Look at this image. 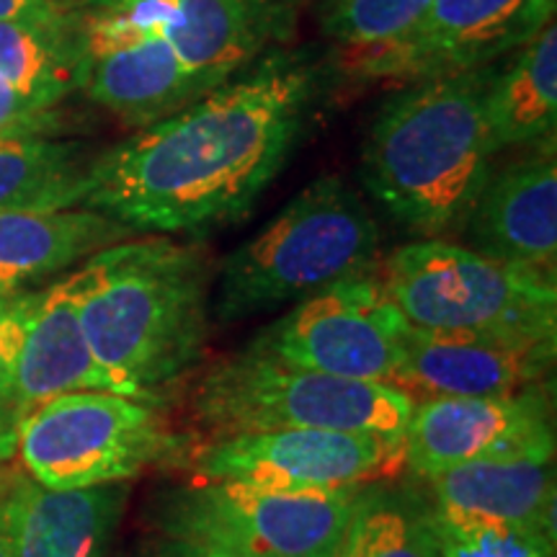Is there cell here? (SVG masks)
<instances>
[{
  "mask_svg": "<svg viewBox=\"0 0 557 557\" xmlns=\"http://www.w3.org/2000/svg\"><path fill=\"white\" fill-rule=\"evenodd\" d=\"M408 329L374 271L297 302L246 348L310 372L389 385L403 361Z\"/></svg>",
  "mask_w": 557,
  "mask_h": 557,
  "instance_id": "9c48e42d",
  "label": "cell"
},
{
  "mask_svg": "<svg viewBox=\"0 0 557 557\" xmlns=\"http://www.w3.org/2000/svg\"><path fill=\"white\" fill-rule=\"evenodd\" d=\"M493 75L478 67L413 81L374 116L361 181L410 233L442 238L468 225L496 156L487 135Z\"/></svg>",
  "mask_w": 557,
  "mask_h": 557,
  "instance_id": "3957f363",
  "label": "cell"
},
{
  "mask_svg": "<svg viewBox=\"0 0 557 557\" xmlns=\"http://www.w3.org/2000/svg\"><path fill=\"white\" fill-rule=\"evenodd\" d=\"M364 487L191 480L158 498L152 521L156 532L207 540L246 557H338Z\"/></svg>",
  "mask_w": 557,
  "mask_h": 557,
  "instance_id": "ba28073f",
  "label": "cell"
},
{
  "mask_svg": "<svg viewBox=\"0 0 557 557\" xmlns=\"http://www.w3.org/2000/svg\"><path fill=\"white\" fill-rule=\"evenodd\" d=\"M557 336H496L408 329L398 372L389 385L418 403L429 398L517 395L547 380Z\"/></svg>",
  "mask_w": 557,
  "mask_h": 557,
  "instance_id": "5bb4252c",
  "label": "cell"
},
{
  "mask_svg": "<svg viewBox=\"0 0 557 557\" xmlns=\"http://www.w3.org/2000/svg\"><path fill=\"white\" fill-rule=\"evenodd\" d=\"M323 75L299 52L201 94L83 173L81 207L139 235H205L246 218L315 116Z\"/></svg>",
  "mask_w": 557,
  "mask_h": 557,
  "instance_id": "6da1fadb",
  "label": "cell"
},
{
  "mask_svg": "<svg viewBox=\"0 0 557 557\" xmlns=\"http://www.w3.org/2000/svg\"><path fill=\"white\" fill-rule=\"evenodd\" d=\"M553 16L555 0H431L406 41L348 52V65L357 75L410 83L468 73L524 47Z\"/></svg>",
  "mask_w": 557,
  "mask_h": 557,
  "instance_id": "7c38bea8",
  "label": "cell"
},
{
  "mask_svg": "<svg viewBox=\"0 0 557 557\" xmlns=\"http://www.w3.org/2000/svg\"><path fill=\"white\" fill-rule=\"evenodd\" d=\"M29 308L32 292L0 295V459L16 451V431L24 418L16 398V369Z\"/></svg>",
  "mask_w": 557,
  "mask_h": 557,
  "instance_id": "4316f807",
  "label": "cell"
},
{
  "mask_svg": "<svg viewBox=\"0 0 557 557\" xmlns=\"http://www.w3.org/2000/svg\"><path fill=\"white\" fill-rule=\"evenodd\" d=\"M78 148L45 137H0V212L81 207Z\"/></svg>",
  "mask_w": 557,
  "mask_h": 557,
  "instance_id": "603a6c76",
  "label": "cell"
},
{
  "mask_svg": "<svg viewBox=\"0 0 557 557\" xmlns=\"http://www.w3.org/2000/svg\"><path fill=\"white\" fill-rule=\"evenodd\" d=\"M67 393H114L83 333L73 271L47 289L32 292L16 369V398L24 416Z\"/></svg>",
  "mask_w": 557,
  "mask_h": 557,
  "instance_id": "d6986e66",
  "label": "cell"
},
{
  "mask_svg": "<svg viewBox=\"0 0 557 557\" xmlns=\"http://www.w3.org/2000/svg\"><path fill=\"white\" fill-rule=\"evenodd\" d=\"M377 276L410 329L557 336L555 276L472 248L423 238L389 253Z\"/></svg>",
  "mask_w": 557,
  "mask_h": 557,
  "instance_id": "52a82bcc",
  "label": "cell"
},
{
  "mask_svg": "<svg viewBox=\"0 0 557 557\" xmlns=\"http://www.w3.org/2000/svg\"><path fill=\"white\" fill-rule=\"evenodd\" d=\"M214 274L207 246L171 235L122 240L73 271L83 333L116 395L169 398L199 367Z\"/></svg>",
  "mask_w": 557,
  "mask_h": 557,
  "instance_id": "7a4b0ae2",
  "label": "cell"
},
{
  "mask_svg": "<svg viewBox=\"0 0 557 557\" xmlns=\"http://www.w3.org/2000/svg\"><path fill=\"white\" fill-rule=\"evenodd\" d=\"M557 124V29H540L517 60L493 75L487 90V135L493 150L553 137Z\"/></svg>",
  "mask_w": 557,
  "mask_h": 557,
  "instance_id": "44dd1931",
  "label": "cell"
},
{
  "mask_svg": "<svg viewBox=\"0 0 557 557\" xmlns=\"http://www.w3.org/2000/svg\"><path fill=\"white\" fill-rule=\"evenodd\" d=\"M416 400L387 382L344 380L282 364L243 348L212 361L189 387V416L222 438L287 429H329L403 438Z\"/></svg>",
  "mask_w": 557,
  "mask_h": 557,
  "instance_id": "5b68a950",
  "label": "cell"
},
{
  "mask_svg": "<svg viewBox=\"0 0 557 557\" xmlns=\"http://www.w3.org/2000/svg\"><path fill=\"white\" fill-rule=\"evenodd\" d=\"M338 557H438L429 500L403 487L367 485Z\"/></svg>",
  "mask_w": 557,
  "mask_h": 557,
  "instance_id": "cb8c5ba5",
  "label": "cell"
},
{
  "mask_svg": "<svg viewBox=\"0 0 557 557\" xmlns=\"http://www.w3.org/2000/svg\"><path fill=\"white\" fill-rule=\"evenodd\" d=\"M75 88L135 127H150L212 90L158 37L109 29L83 13H75Z\"/></svg>",
  "mask_w": 557,
  "mask_h": 557,
  "instance_id": "9a60e30c",
  "label": "cell"
},
{
  "mask_svg": "<svg viewBox=\"0 0 557 557\" xmlns=\"http://www.w3.org/2000/svg\"><path fill=\"white\" fill-rule=\"evenodd\" d=\"M0 557H16V553H13V540L9 529V517H5L3 498H0Z\"/></svg>",
  "mask_w": 557,
  "mask_h": 557,
  "instance_id": "4dcf8cb0",
  "label": "cell"
},
{
  "mask_svg": "<svg viewBox=\"0 0 557 557\" xmlns=\"http://www.w3.org/2000/svg\"><path fill=\"white\" fill-rule=\"evenodd\" d=\"M403 449L406 468L423 480L483 459L555 457L549 398L537 385L493 398L418 400Z\"/></svg>",
  "mask_w": 557,
  "mask_h": 557,
  "instance_id": "4fadbf2b",
  "label": "cell"
},
{
  "mask_svg": "<svg viewBox=\"0 0 557 557\" xmlns=\"http://www.w3.org/2000/svg\"><path fill=\"white\" fill-rule=\"evenodd\" d=\"M199 483L261 487H357L406 470L403 438L329 429L197 438L184 465Z\"/></svg>",
  "mask_w": 557,
  "mask_h": 557,
  "instance_id": "30bf717a",
  "label": "cell"
},
{
  "mask_svg": "<svg viewBox=\"0 0 557 557\" xmlns=\"http://www.w3.org/2000/svg\"><path fill=\"white\" fill-rule=\"evenodd\" d=\"M305 0H96L88 18L158 37L207 88L235 78L297 29Z\"/></svg>",
  "mask_w": 557,
  "mask_h": 557,
  "instance_id": "8fae6325",
  "label": "cell"
},
{
  "mask_svg": "<svg viewBox=\"0 0 557 557\" xmlns=\"http://www.w3.org/2000/svg\"><path fill=\"white\" fill-rule=\"evenodd\" d=\"M75 75L78 37L73 11L52 24L0 21V78L32 109L50 114L75 88Z\"/></svg>",
  "mask_w": 557,
  "mask_h": 557,
  "instance_id": "7402d4cb",
  "label": "cell"
},
{
  "mask_svg": "<svg viewBox=\"0 0 557 557\" xmlns=\"http://www.w3.org/2000/svg\"><path fill=\"white\" fill-rule=\"evenodd\" d=\"M431 0H320V24L348 52L382 50L406 41Z\"/></svg>",
  "mask_w": 557,
  "mask_h": 557,
  "instance_id": "d4e9b609",
  "label": "cell"
},
{
  "mask_svg": "<svg viewBox=\"0 0 557 557\" xmlns=\"http://www.w3.org/2000/svg\"><path fill=\"white\" fill-rule=\"evenodd\" d=\"M50 114L32 109L9 83L0 78V137H37L47 129Z\"/></svg>",
  "mask_w": 557,
  "mask_h": 557,
  "instance_id": "83f0119b",
  "label": "cell"
},
{
  "mask_svg": "<svg viewBox=\"0 0 557 557\" xmlns=\"http://www.w3.org/2000/svg\"><path fill=\"white\" fill-rule=\"evenodd\" d=\"M194 444L165 398L67 393L21 418L13 455L26 478L65 493L129 483L148 470H184Z\"/></svg>",
  "mask_w": 557,
  "mask_h": 557,
  "instance_id": "8992f818",
  "label": "cell"
},
{
  "mask_svg": "<svg viewBox=\"0 0 557 557\" xmlns=\"http://www.w3.org/2000/svg\"><path fill=\"white\" fill-rule=\"evenodd\" d=\"M431 527L438 557H555V540L534 529L444 519L434 511Z\"/></svg>",
  "mask_w": 557,
  "mask_h": 557,
  "instance_id": "484cf974",
  "label": "cell"
},
{
  "mask_svg": "<svg viewBox=\"0 0 557 557\" xmlns=\"http://www.w3.org/2000/svg\"><path fill=\"white\" fill-rule=\"evenodd\" d=\"M135 557H246L235 549H227L214 542L197 540V537H181V534L156 532L152 537L139 547Z\"/></svg>",
  "mask_w": 557,
  "mask_h": 557,
  "instance_id": "f1b7e54d",
  "label": "cell"
},
{
  "mask_svg": "<svg viewBox=\"0 0 557 557\" xmlns=\"http://www.w3.org/2000/svg\"><path fill=\"white\" fill-rule=\"evenodd\" d=\"M132 235L122 222L86 207L0 212V295L26 292Z\"/></svg>",
  "mask_w": 557,
  "mask_h": 557,
  "instance_id": "ffe728a7",
  "label": "cell"
},
{
  "mask_svg": "<svg viewBox=\"0 0 557 557\" xmlns=\"http://www.w3.org/2000/svg\"><path fill=\"white\" fill-rule=\"evenodd\" d=\"M5 491H9V483H5L3 472H0V498H3V496H5Z\"/></svg>",
  "mask_w": 557,
  "mask_h": 557,
  "instance_id": "1f68e13d",
  "label": "cell"
},
{
  "mask_svg": "<svg viewBox=\"0 0 557 557\" xmlns=\"http://www.w3.org/2000/svg\"><path fill=\"white\" fill-rule=\"evenodd\" d=\"M472 250L555 276L557 165L553 152L491 173L468 220Z\"/></svg>",
  "mask_w": 557,
  "mask_h": 557,
  "instance_id": "2e32d148",
  "label": "cell"
},
{
  "mask_svg": "<svg viewBox=\"0 0 557 557\" xmlns=\"http://www.w3.org/2000/svg\"><path fill=\"white\" fill-rule=\"evenodd\" d=\"M380 267V225L341 176H320L214 274L212 315L220 323L302 302Z\"/></svg>",
  "mask_w": 557,
  "mask_h": 557,
  "instance_id": "277c9868",
  "label": "cell"
},
{
  "mask_svg": "<svg viewBox=\"0 0 557 557\" xmlns=\"http://www.w3.org/2000/svg\"><path fill=\"white\" fill-rule=\"evenodd\" d=\"M70 9L41 3V0H0V21H34V24H52L65 18Z\"/></svg>",
  "mask_w": 557,
  "mask_h": 557,
  "instance_id": "f546056e",
  "label": "cell"
},
{
  "mask_svg": "<svg viewBox=\"0 0 557 557\" xmlns=\"http://www.w3.org/2000/svg\"><path fill=\"white\" fill-rule=\"evenodd\" d=\"M555 457L468 462L429 478L436 517L534 529L555 540Z\"/></svg>",
  "mask_w": 557,
  "mask_h": 557,
  "instance_id": "ac0fdd59",
  "label": "cell"
},
{
  "mask_svg": "<svg viewBox=\"0 0 557 557\" xmlns=\"http://www.w3.org/2000/svg\"><path fill=\"white\" fill-rule=\"evenodd\" d=\"M129 483L47 491L29 478L9 483L3 504L16 557H109Z\"/></svg>",
  "mask_w": 557,
  "mask_h": 557,
  "instance_id": "e0dca14e",
  "label": "cell"
}]
</instances>
